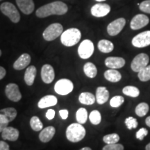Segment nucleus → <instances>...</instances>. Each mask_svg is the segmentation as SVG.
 I'll use <instances>...</instances> for the list:
<instances>
[{
    "instance_id": "1",
    "label": "nucleus",
    "mask_w": 150,
    "mask_h": 150,
    "mask_svg": "<svg viewBox=\"0 0 150 150\" xmlns=\"http://www.w3.org/2000/svg\"><path fill=\"white\" fill-rule=\"evenodd\" d=\"M67 10L68 8L65 3L62 1H54L39 8L35 12V15L38 18H44L52 15L62 16L66 13Z\"/></svg>"
},
{
    "instance_id": "2",
    "label": "nucleus",
    "mask_w": 150,
    "mask_h": 150,
    "mask_svg": "<svg viewBox=\"0 0 150 150\" xmlns=\"http://www.w3.org/2000/svg\"><path fill=\"white\" fill-rule=\"evenodd\" d=\"M86 133V129L81 124L72 123L67 128L66 137L69 141L77 142L83 139Z\"/></svg>"
},
{
    "instance_id": "3",
    "label": "nucleus",
    "mask_w": 150,
    "mask_h": 150,
    "mask_svg": "<svg viewBox=\"0 0 150 150\" xmlns=\"http://www.w3.org/2000/svg\"><path fill=\"white\" fill-rule=\"evenodd\" d=\"M81 38V33L79 30L76 28H71L62 33L61 41L63 45L72 47L79 42Z\"/></svg>"
},
{
    "instance_id": "4",
    "label": "nucleus",
    "mask_w": 150,
    "mask_h": 150,
    "mask_svg": "<svg viewBox=\"0 0 150 150\" xmlns=\"http://www.w3.org/2000/svg\"><path fill=\"white\" fill-rule=\"evenodd\" d=\"M1 13L6 16L14 23H18L20 20V16L16 7L10 2H4L0 6Z\"/></svg>"
},
{
    "instance_id": "5",
    "label": "nucleus",
    "mask_w": 150,
    "mask_h": 150,
    "mask_svg": "<svg viewBox=\"0 0 150 150\" xmlns=\"http://www.w3.org/2000/svg\"><path fill=\"white\" fill-rule=\"evenodd\" d=\"M63 27L61 24L54 23L50 24L42 33V36L47 41H52L57 38L63 33Z\"/></svg>"
},
{
    "instance_id": "6",
    "label": "nucleus",
    "mask_w": 150,
    "mask_h": 150,
    "mask_svg": "<svg viewBox=\"0 0 150 150\" xmlns=\"http://www.w3.org/2000/svg\"><path fill=\"white\" fill-rule=\"evenodd\" d=\"M74 85L70 80L62 79L56 82L54 86V91L61 95H67L73 91Z\"/></svg>"
},
{
    "instance_id": "7",
    "label": "nucleus",
    "mask_w": 150,
    "mask_h": 150,
    "mask_svg": "<svg viewBox=\"0 0 150 150\" xmlns=\"http://www.w3.org/2000/svg\"><path fill=\"white\" fill-rule=\"evenodd\" d=\"M149 61V58L147 54L142 53L137 55L131 62V67L135 72H140L142 69L147 66Z\"/></svg>"
},
{
    "instance_id": "8",
    "label": "nucleus",
    "mask_w": 150,
    "mask_h": 150,
    "mask_svg": "<svg viewBox=\"0 0 150 150\" xmlns=\"http://www.w3.org/2000/svg\"><path fill=\"white\" fill-rule=\"evenodd\" d=\"M94 45L90 40H84L78 48V54L81 59H89L94 53Z\"/></svg>"
},
{
    "instance_id": "9",
    "label": "nucleus",
    "mask_w": 150,
    "mask_h": 150,
    "mask_svg": "<svg viewBox=\"0 0 150 150\" xmlns=\"http://www.w3.org/2000/svg\"><path fill=\"white\" fill-rule=\"evenodd\" d=\"M132 45L136 47L142 48L150 45V31H146L136 35L132 39Z\"/></svg>"
},
{
    "instance_id": "10",
    "label": "nucleus",
    "mask_w": 150,
    "mask_h": 150,
    "mask_svg": "<svg viewBox=\"0 0 150 150\" xmlns=\"http://www.w3.org/2000/svg\"><path fill=\"white\" fill-rule=\"evenodd\" d=\"M5 93L8 99L12 102H18L22 99V95L18 86L16 83H9L6 86Z\"/></svg>"
},
{
    "instance_id": "11",
    "label": "nucleus",
    "mask_w": 150,
    "mask_h": 150,
    "mask_svg": "<svg viewBox=\"0 0 150 150\" xmlns=\"http://www.w3.org/2000/svg\"><path fill=\"white\" fill-rule=\"evenodd\" d=\"M126 24L125 18H120L114 20L108 24L107 27V32L111 36H115L120 33L123 29Z\"/></svg>"
},
{
    "instance_id": "12",
    "label": "nucleus",
    "mask_w": 150,
    "mask_h": 150,
    "mask_svg": "<svg viewBox=\"0 0 150 150\" xmlns=\"http://www.w3.org/2000/svg\"><path fill=\"white\" fill-rule=\"evenodd\" d=\"M149 22L148 17L143 14L136 15L131 21V28L133 30H138L147 26Z\"/></svg>"
},
{
    "instance_id": "13",
    "label": "nucleus",
    "mask_w": 150,
    "mask_h": 150,
    "mask_svg": "<svg viewBox=\"0 0 150 150\" xmlns=\"http://www.w3.org/2000/svg\"><path fill=\"white\" fill-rule=\"evenodd\" d=\"M110 7L106 4H97L91 8V14L97 18H102L109 13Z\"/></svg>"
},
{
    "instance_id": "14",
    "label": "nucleus",
    "mask_w": 150,
    "mask_h": 150,
    "mask_svg": "<svg viewBox=\"0 0 150 150\" xmlns=\"http://www.w3.org/2000/svg\"><path fill=\"white\" fill-rule=\"evenodd\" d=\"M55 77L53 67L49 64L44 65L41 69V78L45 83H51Z\"/></svg>"
},
{
    "instance_id": "15",
    "label": "nucleus",
    "mask_w": 150,
    "mask_h": 150,
    "mask_svg": "<svg viewBox=\"0 0 150 150\" xmlns=\"http://www.w3.org/2000/svg\"><path fill=\"white\" fill-rule=\"evenodd\" d=\"M17 5L24 14L29 15L34 10V3L33 0H16Z\"/></svg>"
},
{
    "instance_id": "16",
    "label": "nucleus",
    "mask_w": 150,
    "mask_h": 150,
    "mask_svg": "<svg viewBox=\"0 0 150 150\" xmlns=\"http://www.w3.org/2000/svg\"><path fill=\"white\" fill-rule=\"evenodd\" d=\"M105 65L111 69H119L125 65V60L122 57L110 56L105 60Z\"/></svg>"
},
{
    "instance_id": "17",
    "label": "nucleus",
    "mask_w": 150,
    "mask_h": 150,
    "mask_svg": "<svg viewBox=\"0 0 150 150\" xmlns=\"http://www.w3.org/2000/svg\"><path fill=\"white\" fill-rule=\"evenodd\" d=\"M1 133V137L3 139L10 141H16L18 139L20 135V132L18 129L12 127H6Z\"/></svg>"
},
{
    "instance_id": "18",
    "label": "nucleus",
    "mask_w": 150,
    "mask_h": 150,
    "mask_svg": "<svg viewBox=\"0 0 150 150\" xmlns=\"http://www.w3.org/2000/svg\"><path fill=\"white\" fill-rule=\"evenodd\" d=\"M30 62H31V56L29 54H23L15 61L13 67L15 70H22L29 65Z\"/></svg>"
},
{
    "instance_id": "19",
    "label": "nucleus",
    "mask_w": 150,
    "mask_h": 150,
    "mask_svg": "<svg viewBox=\"0 0 150 150\" xmlns=\"http://www.w3.org/2000/svg\"><path fill=\"white\" fill-rule=\"evenodd\" d=\"M56 133V129L54 127L50 126L41 130L39 134V139L42 142H48L52 139Z\"/></svg>"
},
{
    "instance_id": "20",
    "label": "nucleus",
    "mask_w": 150,
    "mask_h": 150,
    "mask_svg": "<svg viewBox=\"0 0 150 150\" xmlns=\"http://www.w3.org/2000/svg\"><path fill=\"white\" fill-rule=\"evenodd\" d=\"M58 99L54 95H46L40 99L38 106L40 108H45L57 104Z\"/></svg>"
},
{
    "instance_id": "21",
    "label": "nucleus",
    "mask_w": 150,
    "mask_h": 150,
    "mask_svg": "<svg viewBox=\"0 0 150 150\" xmlns=\"http://www.w3.org/2000/svg\"><path fill=\"white\" fill-rule=\"evenodd\" d=\"M96 97L97 102L99 104H104L108 100L109 98V92L106 87L100 86L97 88L96 91Z\"/></svg>"
},
{
    "instance_id": "22",
    "label": "nucleus",
    "mask_w": 150,
    "mask_h": 150,
    "mask_svg": "<svg viewBox=\"0 0 150 150\" xmlns=\"http://www.w3.org/2000/svg\"><path fill=\"white\" fill-rule=\"evenodd\" d=\"M36 68L33 65L28 67L24 73V81L28 86H32L36 76Z\"/></svg>"
},
{
    "instance_id": "23",
    "label": "nucleus",
    "mask_w": 150,
    "mask_h": 150,
    "mask_svg": "<svg viewBox=\"0 0 150 150\" xmlns=\"http://www.w3.org/2000/svg\"><path fill=\"white\" fill-rule=\"evenodd\" d=\"M104 77L108 81L116 83L120 81L122 79V75L120 72H118L115 69H110V70H106L104 72Z\"/></svg>"
},
{
    "instance_id": "24",
    "label": "nucleus",
    "mask_w": 150,
    "mask_h": 150,
    "mask_svg": "<svg viewBox=\"0 0 150 150\" xmlns=\"http://www.w3.org/2000/svg\"><path fill=\"white\" fill-rule=\"evenodd\" d=\"M96 97L93 94L88 92H84L80 94L79 97V101L81 104L85 105H93L95 102Z\"/></svg>"
},
{
    "instance_id": "25",
    "label": "nucleus",
    "mask_w": 150,
    "mask_h": 150,
    "mask_svg": "<svg viewBox=\"0 0 150 150\" xmlns=\"http://www.w3.org/2000/svg\"><path fill=\"white\" fill-rule=\"evenodd\" d=\"M97 46L99 51L103 53H110L114 49L113 44L108 40H101Z\"/></svg>"
},
{
    "instance_id": "26",
    "label": "nucleus",
    "mask_w": 150,
    "mask_h": 150,
    "mask_svg": "<svg viewBox=\"0 0 150 150\" xmlns=\"http://www.w3.org/2000/svg\"><path fill=\"white\" fill-rule=\"evenodd\" d=\"M83 72L86 76L89 78H95L97 74V70L96 66L93 63H91V62L86 63L84 65Z\"/></svg>"
},
{
    "instance_id": "27",
    "label": "nucleus",
    "mask_w": 150,
    "mask_h": 150,
    "mask_svg": "<svg viewBox=\"0 0 150 150\" xmlns=\"http://www.w3.org/2000/svg\"><path fill=\"white\" fill-rule=\"evenodd\" d=\"M122 93L127 96L131 97H137L140 95L139 89L133 86H128L124 88Z\"/></svg>"
},
{
    "instance_id": "28",
    "label": "nucleus",
    "mask_w": 150,
    "mask_h": 150,
    "mask_svg": "<svg viewBox=\"0 0 150 150\" xmlns=\"http://www.w3.org/2000/svg\"><path fill=\"white\" fill-rule=\"evenodd\" d=\"M0 112L6 116L9 122H12L17 116V110L14 108H6L0 110Z\"/></svg>"
},
{
    "instance_id": "29",
    "label": "nucleus",
    "mask_w": 150,
    "mask_h": 150,
    "mask_svg": "<svg viewBox=\"0 0 150 150\" xmlns=\"http://www.w3.org/2000/svg\"><path fill=\"white\" fill-rule=\"evenodd\" d=\"M148 111H149V105L145 102H142L138 104L135 110L136 114L139 117H144L147 115Z\"/></svg>"
},
{
    "instance_id": "30",
    "label": "nucleus",
    "mask_w": 150,
    "mask_h": 150,
    "mask_svg": "<svg viewBox=\"0 0 150 150\" xmlns=\"http://www.w3.org/2000/svg\"><path fill=\"white\" fill-rule=\"evenodd\" d=\"M76 118L78 123L85 124L88 120V112L86 108H81L78 109L76 113Z\"/></svg>"
},
{
    "instance_id": "31",
    "label": "nucleus",
    "mask_w": 150,
    "mask_h": 150,
    "mask_svg": "<svg viewBox=\"0 0 150 150\" xmlns=\"http://www.w3.org/2000/svg\"><path fill=\"white\" fill-rule=\"evenodd\" d=\"M30 126L35 131H40L43 128V125L40 120L37 116H33L30 120Z\"/></svg>"
},
{
    "instance_id": "32",
    "label": "nucleus",
    "mask_w": 150,
    "mask_h": 150,
    "mask_svg": "<svg viewBox=\"0 0 150 150\" xmlns=\"http://www.w3.org/2000/svg\"><path fill=\"white\" fill-rule=\"evenodd\" d=\"M138 73V78L141 81L145 82L150 80V65L144 67Z\"/></svg>"
},
{
    "instance_id": "33",
    "label": "nucleus",
    "mask_w": 150,
    "mask_h": 150,
    "mask_svg": "<svg viewBox=\"0 0 150 150\" xmlns=\"http://www.w3.org/2000/svg\"><path fill=\"white\" fill-rule=\"evenodd\" d=\"M89 119L91 122L94 125H97L101 122L102 120V116L99 111L97 110H93L89 115Z\"/></svg>"
},
{
    "instance_id": "34",
    "label": "nucleus",
    "mask_w": 150,
    "mask_h": 150,
    "mask_svg": "<svg viewBox=\"0 0 150 150\" xmlns=\"http://www.w3.org/2000/svg\"><path fill=\"white\" fill-rule=\"evenodd\" d=\"M103 140L106 144H115L117 143L120 140V136L117 134H110L106 135L103 138Z\"/></svg>"
},
{
    "instance_id": "35",
    "label": "nucleus",
    "mask_w": 150,
    "mask_h": 150,
    "mask_svg": "<svg viewBox=\"0 0 150 150\" xmlns=\"http://www.w3.org/2000/svg\"><path fill=\"white\" fill-rule=\"evenodd\" d=\"M124 102H125V99H124L123 97L117 95V96L113 97L110 99V105L112 108H117L120 106Z\"/></svg>"
},
{
    "instance_id": "36",
    "label": "nucleus",
    "mask_w": 150,
    "mask_h": 150,
    "mask_svg": "<svg viewBox=\"0 0 150 150\" xmlns=\"http://www.w3.org/2000/svg\"><path fill=\"white\" fill-rule=\"evenodd\" d=\"M125 125L128 129L131 130L132 129H136L138 127V121L136 118L133 117H129L125 120Z\"/></svg>"
},
{
    "instance_id": "37",
    "label": "nucleus",
    "mask_w": 150,
    "mask_h": 150,
    "mask_svg": "<svg viewBox=\"0 0 150 150\" xmlns=\"http://www.w3.org/2000/svg\"><path fill=\"white\" fill-rule=\"evenodd\" d=\"M102 150H124V147L122 145L118 143L107 144L103 147Z\"/></svg>"
},
{
    "instance_id": "38",
    "label": "nucleus",
    "mask_w": 150,
    "mask_h": 150,
    "mask_svg": "<svg viewBox=\"0 0 150 150\" xmlns=\"http://www.w3.org/2000/svg\"><path fill=\"white\" fill-rule=\"evenodd\" d=\"M139 8L142 12L150 14V0H145L140 4Z\"/></svg>"
},
{
    "instance_id": "39",
    "label": "nucleus",
    "mask_w": 150,
    "mask_h": 150,
    "mask_svg": "<svg viewBox=\"0 0 150 150\" xmlns=\"http://www.w3.org/2000/svg\"><path fill=\"white\" fill-rule=\"evenodd\" d=\"M147 134H148L147 129L145 128H141V129H140L138 131H137L136 136L137 139H138L140 140H142L145 136H147Z\"/></svg>"
},
{
    "instance_id": "40",
    "label": "nucleus",
    "mask_w": 150,
    "mask_h": 150,
    "mask_svg": "<svg viewBox=\"0 0 150 150\" xmlns=\"http://www.w3.org/2000/svg\"><path fill=\"white\" fill-rule=\"evenodd\" d=\"M55 116V110L53 109H49L46 112V117L48 120H51Z\"/></svg>"
},
{
    "instance_id": "41",
    "label": "nucleus",
    "mask_w": 150,
    "mask_h": 150,
    "mask_svg": "<svg viewBox=\"0 0 150 150\" xmlns=\"http://www.w3.org/2000/svg\"><path fill=\"white\" fill-rule=\"evenodd\" d=\"M68 114H69L68 110L66 109L61 110L59 111V115L63 120H66L67 117H68Z\"/></svg>"
},
{
    "instance_id": "42",
    "label": "nucleus",
    "mask_w": 150,
    "mask_h": 150,
    "mask_svg": "<svg viewBox=\"0 0 150 150\" xmlns=\"http://www.w3.org/2000/svg\"><path fill=\"white\" fill-rule=\"evenodd\" d=\"M0 150H10L9 145L4 141H0Z\"/></svg>"
},
{
    "instance_id": "43",
    "label": "nucleus",
    "mask_w": 150,
    "mask_h": 150,
    "mask_svg": "<svg viewBox=\"0 0 150 150\" xmlns=\"http://www.w3.org/2000/svg\"><path fill=\"white\" fill-rule=\"evenodd\" d=\"M9 122H10L8 121V120L7 119L6 117V116L0 112V123L8 124Z\"/></svg>"
},
{
    "instance_id": "44",
    "label": "nucleus",
    "mask_w": 150,
    "mask_h": 150,
    "mask_svg": "<svg viewBox=\"0 0 150 150\" xmlns=\"http://www.w3.org/2000/svg\"><path fill=\"white\" fill-rule=\"evenodd\" d=\"M6 71L3 67L0 66V80L2 79L6 76Z\"/></svg>"
},
{
    "instance_id": "45",
    "label": "nucleus",
    "mask_w": 150,
    "mask_h": 150,
    "mask_svg": "<svg viewBox=\"0 0 150 150\" xmlns=\"http://www.w3.org/2000/svg\"><path fill=\"white\" fill-rule=\"evenodd\" d=\"M8 127V124H3L0 123V132H2L4 129L6 127Z\"/></svg>"
},
{
    "instance_id": "46",
    "label": "nucleus",
    "mask_w": 150,
    "mask_h": 150,
    "mask_svg": "<svg viewBox=\"0 0 150 150\" xmlns=\"http://www.w3.org/2000/svg\"><path fill=\"white\" fill-rule=\"evenodd\" d=\"M145 124L147 126L150 127V116H149V117H147V118H146Z\"/></svg>"
},
{
    "instance_id": "47",
    "label": "nucleus",
    "mask_w": 150,
    "mask_h": 150,
    "mask_svg": "<svg viewBox=\"0 0 150 150\" xmlns=\"http://www.w3.org/2000/svg\"><path fill=\"white\" fill-rule=\"evenodd\" d=\"M80 150H92L91 148L90 147H83L82 148V149H81Z\"/></svg>"
},
{
    "instance_id": "48",
    "label": "nucleus",
    "mask_w": 150,
    "mask_h": 150,
    "mask_svg": "<svg viewBox=\"0 0 150 150\" xmlns=\"http://www.w3.org/2000/svg\"><path fill=\"white\" fill-rule=\"evenodd\" d=\"M145 149L146 150H150V142L149 144H148V145H147V146H146Z\"/></svg>"
},
{
    "instance_id": "49",
    "label": "nucleus",
    "mask_w": 150,
    "mask_h": 150,
    "mask_svg": "<svg viewBox=\"0 0 150 150\" xmlns=\"http://www.w3.org/2000/svg\"><path fill=\"white\" fill-rule=\"evenodd\" d=\"M97 1H105V0H96Z\"/></svg>"
},
{
    "instance_id": "50",
    "label": "nucleus",
    "mask_w": 150,
    "mask_h": 150,
    "mask_svg": "<svg viewBox=\"0 0 150 150\" xmlns=\"http://www.w3.org/2000/svg\"><path fill=\"white\" fill-rule=\"evenodd\" d=\"M1 50H0V56H1Z\"/></svg>"
},
{
    "instance_id": "51",
    "label": "nucleus",
    "mask_w": 150,
    "mask_h": 150,
    "mask_svg": "<svg viewBox=\"0 0 150 150\" xmlns=\"http://www.w3.org/2000/svg\"><path fill=\"white\" fill-rule=\"evenodd\" d=\"M0 1H1V0H0Z\"/></svg>"
}]
</instances>
